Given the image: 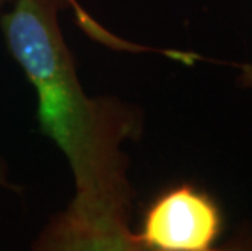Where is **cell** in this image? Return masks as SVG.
I'll return each instance as SVG.
<instances>
[{"label": "cell", "mask_w": 252, "mask_h": 251, "mask_svg": "<svg viewBox=\"0 0 252 251\" xmlns=\"http://www.w3.org/2000/svg\"><path fill=\"white\" fill-rule=\"evenodd\" d=\"M77 0H13L0 18L10 54L33 85L39 129L72 170L75 194L49 218L39 251H142L130 228L135 189L128 179L127 141L143 131L138 106L117 97H90L59 23Z\"/></svg>", "instance_id": "1"}, {"label": "cell", "mask_w": 252, "mask_h": 251, "mask_svg": "<svg viewBox=\"0 0 252 251\" xmlns=\"http://www.w3.org/2000/svg\"><path fill=\"white\" fill-rule=\"evenodd\" d=\"M223 228L215 199L189 183L163 191L143 214L135 233L140 250L208 251Z\"/></svg>", "instance_id": "2"}, {"label": "cell", "mask_w": 252, "mask_h": 251, "mask_svg": "<svg viewBox=\"0 0 252 251\" xmlns=\"http://www.w3.org/2000/svg\"><path fill=\"white\" fill-rule=\"evenodd\" d=\"M0 188H7L12 191H20V186H15L12 181L8 179V165L5 158L0 155Z\"/></svg>", "instance_id": "3"}, {"label": "cell", "mask_w": 252, "mask_h": 251, "mask_svg": "<svg viewBox=\"0 0 252 251\" xmlns=\"http://www.w3.org/2000/svg\"><path fill=\"white\" fill-rule=\"evenodd\" d=\"M241 80H243V85L246 88H251L252 90V62L251 64H244L243 67H241Z\"/></svg>", "instance_id": "4"}, {"label": "cell", "mask_w": 252, "mask_h": 251, "mask_svg": "<svg viewBox=\"0 0 252 251\" xmlns=\"http://www.w3.org/2000/svg\"><path fill=\"white\" fill-rule=\"evenodd\" d=\"M8 2H13V0H0V10H2Z\"/></svg>", "instance_id": "5"}]
</instances>
